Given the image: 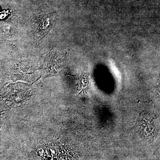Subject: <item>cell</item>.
<instances>
[{
  "label": "cell",
  "instance_id": "obj_1",
  "mask_svg": "<svg viewBox=\"0 0 160 160\" xmlns=\"http://www.w3.org/2000/svg\"><path fill=\"white\" fill-rule=\"evenodd\" d=\"M69 51L52 50L44 56L42 66V77L45 78L58 76L64 72Z\"/></svg>",
  "mask_w": 160,
  "mask_h": 160
},
{
  "label": "cell",
  "instance_id": "obj_2",
  "mask_svg": "<svg viewBox=\"0 0 160 160\" xmlns=\"http://www.w3.org/2000/svg\"><path fill=\"white\" fill-rule=\"evenodd\" d=\"M55 15L45 13L39 16L35 28V41L37 45L42 42L53 28L55 22Z\"/></svg>",
  "mask_w": 160,
  "mask_h": 160
}]
</instances>
